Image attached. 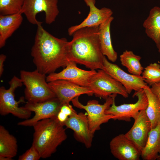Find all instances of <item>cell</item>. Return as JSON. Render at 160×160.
I'll use <instances>...</instances> for the list:
<instances>
[{"label": "cell", "instance_id": "cell-19", "mask_svg": "<svg viewBox=\"0 0 160 160\" xmlns=\"http://www.w3.org/2000/svg\"><path fill=\"white\" fill-rule=\"evenodd\" d=\"M22 14L19 12L11 15H0V48L5 46L7 39L21 25L23 19Z\"/></svg>", "mask_w": 160, "mask_h": 160}, {"label": "cell", "instance_id": "cell-1", "mask_svg": "<svg viewBox=\"0 0 160 160\" xmlns=\"http://www.w3.org/2000/svg\"><path fill=\"white\" fill-rule=\"evenodd\" d=\"M39 22L31 54L33 61L40 72L45 74L55 72L60 67L65 68L69 61L67 57L68 42L65 38L55 37L46 31Z\"/></svg>", "mask_w": 160, "mask_h": 160}, {"label": "cell", "instance_id": "cell-23", "mask_svg": "<svg viewBox=\"0 0 160 160\" xmlns=\"http://www.w3.org/2000/svg\"><path fill=\"white\" fill-rule=\"evenodd\" d=\"M143 89L148 100V105L145 110L146 114L150 122L151 129L153 128L160 121V103L149 86Z\"/></svg>", "mask_w": 160, "mask_h": 160}, {"label": "cell", "instance_id": "cell-2", "mask_svg": "<svg viewBox=\"0 0 160 160\" xmlns=\"http://www.w3.org/2000/svg\"><path fill=\"white\" fill-rule=\"evenodd\" d=\"M99 26L82 28L73 33L67 46L68 61L84 65L90 70L103 69L104 55L99 41Z\"/></svg>", "mask_w": 160, "mask_h": 160}, {"label": "cell", "instance_id": "cell-21", "mask_svg": "<svg viewBox=\"0 0 160 160\" xmlns=\"http://www.w3.org/2000/svg\"><path fill=\"white\" fill-rule=\"evenodd\" d=\"M16 138L4 127L0 126V160H11L17 153L18 146Z\"/></svg>", "mask_w": 160, "mask_h": 160}, {"label": "cell", "instance_id": "cell-14", "mask_svg": "<svg viewBox=\"0 0 160 160\" xmlns=\"http://www.w3.org/2000/svg\"><path fill=\"white\" fill-rule=\"evenodd\" d=\"M48 83L62 104L69 103L74 98L82 95L90 96L94 94L88 87L81 86L67 80H58Z\"/></svg>", "mask_w": 160, "mask_h": 160}, {"label": "cell", "instance_id": "cell-13", "mask_svg": "<svg viewBox=\"0 0 160 160\" xmlns=\"http://www.w3.org/2000/svg\"><path fill=\"white\" fill-rule=\"evenodd\" d=\"M63 125L73 131L74 136L76 140L84 144L87 148L91 147L94 135L89 129L85 114L75 112L68 118Z\"/></svg>", "mask_w": 160, "mask_h": 160}, {"label": "cell", "instance_id": "cell-8", "mask_svg": "<svg viewBox=\"0 0 160 160\" xmlns=\"http://www.w3.org/2000/svg\"><path fill=\"white\" fill-rule=\"evenodd\" d=\"M58 0H24L20 12L25 15L30 23L37 25L40 21L36 20V15L40 12H44L45 23L50 24L55 21L59 14Z\"/></svg>", "mask_w": 160, "mask_h": 160}, {"label": "cell", "instance_id": "cell-4", "mask_svg": "<svg viewBox=\"0 0 160 160\" xmlns=\"http://www.w3.org/2000/svg\"><path fill=\"white\" fill-rule=\"evenodd\" d=\"M20 73L25 86V98L27 102L40 103L56 97L47 83L46 74L37 69L32 71L21 70Z\"/></svg>", "mask_w": 160, "mask_h": 160}, {"label": "cell", "instance_id": "cell-6", "mask_svg": "<svg viewBox=\"0 0 160 160\" xmlns=\"http://www.w3.org/2000/svg\"><path fill=\"white\" fill-rule=\"evenodd\" d=\"M9 83V88L6 89L2 86L0 88V114L5 116L11 113L21 119H28L31 112L24 107H19L21 103H25L24 97H20L18 101L15 98L14 92L16 88L21 87L23 83L20 78L14 76Z\"/></svg>", "mask_w": 160, "mask_h": 160}, {"label": "cell", "instance_id": "cell-16", "mask_svg": "<svg viewBox=\"0 0 160 160\" xmlns=\"http://www.w3.org/2000/svg\"><path fill=\"white\" fill-rule=\"evenodd\" d=\"M133 119L134 122L132 126L125 135L141 151L146 144L151 129V123L145 110L140 111Z\"/></svg>", "mask_w": 160, "mask_h": 160}, {"label": "cell", "instance_id": "cell-11", "mask_svg": "<svg viewBox=\"0 0 160 160\" xmlns=\"http://www.w3.org/2000/svg\"><path fill=\"white\" fill-rule=\"evenodd\" d=\"M76 63L69 61L66 66L61 71L49 74L46 77L47 82L58 80L68 81L81 87H88L92 78L96 74L95 70L87 71L78 68Z\"/></svg>", "mask_w": 160, "mask_h": 160}, {"label": "cell", "instance_id": "cell-22", "mask_svg": "<svg viewBox=\"0 0 160 160\" xmlns=\"http://www.w3.org/2000/svg\"><path fill=\"white\" fill-rule=\"evenodd\" d=\"M143 26L147 35L155 43L157 48L160 42V7L155 6L150 10Z\"/></svg>", "mask_w": 160, "mask_h": 160}, {"label": "cell", "instance_id": "cell-25", "mask_svg": "<svg viewBox=\"0 0 160 160\" xmlns=\"http://www.w3.org/2000/svg\"><path fill=\"white\" fill-rule=\"evenodd\" d=\"M141 76L149 87L160 82V65L156 63H151L144 68Z\"/></svg>", "mask_w": 160, "mask_h": 160}, {"label": "cell", "instance_id": "cell-9", "mask_svg": "<svg viewBox=\"0 0 160 160\" xmlns=\"http://www.w3.org/2000/svg\"><path fill=\"white\" fill-rule=\"evenodd\" d=\"M133 97L137 98V101L134 103L124 104L117 106L115 104V98L110 107L105 111L106 114L113 116L114 120L130 121L140 111L145 110L148 105L147 96L143 89L135 91Z\"/></svg>", "mask_w": 160, "mask_h": 160}, {"label": "cell", "instance_id": "cell-24", "mask_svg": "<svg viewBox=\"0 0 160 160\" xmlns=\"http://www.w3.org/2000/svg\"><path fill=\"white\" fill-rule=\"evenodd\" d=\"M140 56L135 55L131 51L126 50L120 56L121 65L125 67L131 74L137 76L142 75L144 68L140 60Z\"/></svg>", "mask_w": 160, "mask_h": 160}, {"label": "cell", "instance_id": "cell-29", "mask_svg": "<svg viewBox=\"0 0 160 160\" xmlns=\"http://www.w3.org/2000/svg\"><path fill=\"white\" fill-rule=\"evenodd\" d=\"M150 87L151 91L157 97L160 103V82L154 83Z\"/></svg>", "mask_w": 160, "mask_h": 160}, {"label": "cell", "instance_id": "cell-7", "mask_svg": "<svg viewBox=\"0 0 160 160\" xmlns=\"http://www.w3.org/2000/svg\"><path fill=\"white\" fill-rule=\"evenodd\" d=\"M87 87L96 97L106 100L113 94L127 98L129 94L123 85L103 69H98Z\"/></svg>", "mask_w": 160, "mask_h": 160}, {"label": "cell", "instance_id": "cell-5", "mask_svg": "<svg viewBox=\"0 0 160 160\" xmlns=\"http://www.w3.org/2000/svg\"><path fill=\"white\" fill-rule=\"evenodd\" d=\"M117 95H111L103 104H100L98 101L93 100L88 101L86 105H84L79 102V96L74 98L71 101L74 106L86 111L89 128L94 135L96 131L100 129L101 125L113 119V116L112 115L106 114L105 112L111 105Z\"/></svg>", "mask_w": 160, "mask_h": 160}, {"label": "cell", "instance_id": "cell-27", "mask_svg": "<svg viewBox=\"0 0 160 160\" xmlns=\"http://www.w3.org/2000/svg\"><path fill=\"white\" fill-rule=\"evenodd\" d=\"M75 112V110L69 103L63 104L55 118L60 123L64 126V123Z\"/></svg>", "mask_w": 160, "mask_h": 160}, {"label": "cell", "instance_id": "cell-28", "mask_svg": "<svg viewBox=\"0 0 160 160\" xmlns=\"http://www.w3.org/2000/svg\"><path fill=\"white\" fill-rule=\"evenodd\" d=\"M41 158L36 147L32 144L31 148L20 156L19 160H38Z\"/></svg>", "mask_w": 160, "mask_h": 160}, {"label": "cell", "instance_id": "cell-26", "mask_svg": "<svg viewBox=\"0 0 160 160\" xmlns=\"http://www.w3.org/2000/svg\"><path fill=\"white\" fill-rule=\"evenodd\" d=\"M24 0H0V15H11L20 12Z\"/></svg>", "mask_w": 160, "mask_h": 160}, {"label": "cell", "instance_id": "cell-15", "mask_svg": "<svg viewBox=\"0 0 160 160\" xmlns=\"http://www.w3.org/2000/svg\"><path fill=\"white\" fill-rule=\"evenodd\" d=\"M112 155L119 160H139L141 151L125 134L113 138L109 143Z\"/></svg>", "mask_w": 160, "mask_h": 160}, {"label": "cell", "instance_id": "cell-18", "mask_svg": "<svg viewBox=\"0 0 160 160\" xmlns=\"http://www.w3.org/2000/svg\"><path fill=\"white\" fill-rule=\"evenodd\" d=\"M114 19L111 16L99 26V39L101 49L103 55L113 62L116 61L117 53L112 45L110 34V26Z\"/></svg>", "mask_w": 160, "mask_h": 160}, {"label": "cell", "instance_id": "cell-17", "mask_svg": "<svg viewBox=\"0 0 160 160\" xmlns=\"http://www.w3.org/2000/svg\"><path fill=\"white\" fill-rule=\"evenodd\" d=\"M89 8V13L87 17L80 24L69 27L68 33L72 36L77 30L85 27L99 26L112 16L113 12L109 8L103 7L100 9L95 5V0H84Z\"/></svg>", "mask_w": 160, "mask_h": 160}, {"label": "cell", "instance_id": "cell-3", "mask_svg": "<svg viewBox=\"0 0 160 160\" xmlns=\"http://www.w3.org/2000/svg\"><path fill=\"white\" fill-rule=\"evenodd\" d=\"M64 126L55 118L41 120L33 125L34 132L32 144L41 158L50 157L66 140L67 135Z\"/></svg>", "mask_w": 160, "mask_h": 160}, {"label": "cell", "instance_id": "cell-31", "mask_svg": "<svg viewBox=\"0 0 160 160\" xmlns=\"http://www.w3.org/2000/svg\"><path fill=\"white\" fill-rule=\"evenodd\" d=\"M158 51L160 53V44H159V47L158 48Z\"/></svg>", "mask_w": 160, "mask_h": 160}, {"label": "cell", "instance_id": "cell-12", "mask_svg": "<svg viewBox=\"0 0 160 160\" xmlns=\"http://www.w3.org/2000/svg\"><path fill=\"white\" fill-rule=\"evenodd\" d=\"M103 70L121 83L129 94L132 91H138L149 87L141 76H136L126 73L117 65L109 62L105 56Z\"/></svg>", "mask_w": 160, "mask_h": 160}, {"label": "cell", "instance_id": "cell-10", "mask_svg": "<svg viewBox=\"0 0 160 160\" xmlns=\"http://www.w3.org/2000/svg\"><path fill=\"white\" fill-rule=\"evenodd\" d=\"M62 104L57 97L40 103L27 102L24 106L35 115L31 119L18 122L19 125L33 126L38 121L42 119L55 118Z\"/></svg>", "mask_w": 160, "mask_h": 160}, {"label": "cell", "instance_id": "cell-30", "mask_svg": "<svg viewBox=\"0 0 160 160\" xmlns=\"http://www.w3.org/2000/svg\"><path fill=\"white\" fill-rule=\"evenodd\" d=\"M6 58V56L3 54L0 55V76H1L4 70V63Z\"/></svg>", "mask_w": 160, "mask_h": 160}, {"label": "cell", "instance_id": "cell-20", "mask_svg": "<svg viewBox=\"0 0 160 160\" xmlns=\"http://www.w3.org/2000/svg\"><path fill=\"white\" fill-rule=\"evenodd\" d=\"M160 156V121L149 132L146 144L141 151L144 160H155Z\"/></svg>", "mask_w": 160, "mask_h": 160}, {"label": "cell", "instance_id": "cell-32", "mask_svg": "<svg viewBox=\"0 0 160 160\" xmlns=\"http://www.w3.org/2000/svg\"><path fill=\"white\" fill-rule=\"evenodd\" d=\"M157 160H160V156H159V158H158Z\"/></svg>", "mask_w": 160, "mask_h": 160}]
</instances>
